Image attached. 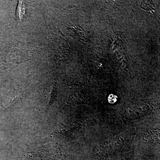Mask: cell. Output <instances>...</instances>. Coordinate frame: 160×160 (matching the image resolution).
Listing matches in <instances>:
<instances>
[{"mask_svg": "<svg viewBox=\"0 0 160 160\" xmlns=\"http://www.w3.org/2000/svg\"><path fill=\"white\" fill-rule=\"evenodd\" d=\"M15 98H8L2 104V107L1 108L2 109H6V108H8V107L10 105L12 104V102H14Z\"/></svg>", "mask_w": 160, "mask_h": 160, "instance_id": "cell-2", "label": "cell"}, {"mask_svg": "<svg viewBox=\"0 0 160 160\" xmlns=\"http://www.w3.org/2000/svg\"><path fill=\"white\" fill-rule=\"evenodd\" d=\"M18 6V18L20 19H22V16L24 15L25 13V10H24V5H23L22 3L20 2Z\"/></svg>", "mask_w": 160, "mask_h": 160, "instance_id": "cell-3", "label": "cell"}, {"mask_svg": "<svg viewBox=\"0 0 160 160\" xmlns=\"http://www.w3.org/2000/svg\"><path fill=\"white\" fill-rule=\"evenodd\" d=\"M22 47H14L12 48L11 53L12 55V62H14V66L18 65L22 62H25L27 61L26 59L29 58L28 56L29 53L28 52H26V50L21 49Z\"/></svg>", "mask_w": 160, "mask_h": 160, "instance_id": "cell-1", "label": "cell"}]
</instances>
